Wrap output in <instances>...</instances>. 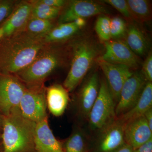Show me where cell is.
Returning a JSON list of instances; mask_svg holds the SVG:
<instances>
[{
  "label": "cell",
  "mask_w": 152,
  "mask_h": 152,
  "mask_svg": "<svg viewBox=\"0 0 152 152\" xmlns=\"http://www.w3.org/2000/svg\"><path fill=\"white\" fill-rule=\"evenodd\" d=\"M0 52L1 73L15 75L30 65L48 45L42 37L25 30L8 37Z\"/></svg>",
  "instance_id": "obj_1"
},
{
  "label": "cell",
  "mask_w": 152,
  "mask_h": 152,
  "mask_svg": "<svg viewBox=\"0 0 152 152\" xmlns=\"http://www.w3.org/2000/svg\"><path fill=\"white\" fill-rule=\"evenodd\" d=\"M37 123L22 115L20 109L4 116L1 140L3 152H33Z\"/></svg>",
  "instance_id": "obj_2"
},
{
  "label": "cell",
  "mask_w": 152,
  "mask_h": 152,
  "mask_svg": "<svg viewBox=\"0 0 152 152\" xmlns=\"http://www.w3.org/2000/svg\"><path fill=\"white\" fill-rule=\"evenodd\" d=\"M70 69L63 84L69 92H72L83 81L99 54L98 45L92 40L83 39L73 45Z\"/></svg>",
  "instance_id": "obj_3"
},
{
  "label": "cell",
  "mask_w": 152,
  "mask_h": 152,
  "mask_svg": "<svg viewBox=\"0 0 152 152\" xmlns=\"http://www.w3.org/2000/svg\"><path fill=\"white\" fill-rule=\"evenodd\" d=\"M62 59L59 50L48 45L30 65L15 76L26 86L44 83L60 65Z\"/></svg>",
  "instance_id": "obj_4"
},
{
  "label": "cell",
  "mask_w": 152,
  "mask_h": 152,
  "mask_svg": "<svg viewBox=\"0 0 152 152\" xmlns=\"http://www.w3.org/2000/svg\"><path fill=\"white\" fill-rule=\"evenodd\" d=\"M116 103L110 91L104 77L100 80L97 98L89 114L87 121L90 131L95 133L116 118Z\"/></svg>",
  "instance_id": "obj_5"
},
{
  "label": "cell",
  "mask_w": 152,
  "mask_h": 152,
  "mask_svg": "<svg viewBox=\"0 0 152 152\" xmlns=\"http://www.w3.org/2000/svg\"><path fill=\"white\" fill-rule=\"evenodd\" d=\"M26 87L19 109L23 116L37 124L48 117L46 88L44 83Z\"/></svg>",
  "instance_id": "obj_6"
},
{
  "label": "cell",
  "mask_w": 152,
  "mask_h": 152,
  "mask_svg": "<svg viewBox=\"0 0 152 152\" xmlns=\"http://www.w3.org/2000/svg\"><path fill=\"white\" fill-rule=\"evenodd\" d=\"M94 133L90 138L89 152H115L126 143L124 125L117 118Z\"/></svg>",
  "instance_id": "obj_7"
},
{
  "label": "cell",
  "mask_w": 152,
  "mask_h": 152,
  "mask_svg": "<svg viewBox=\"0 0 152 152\" xmlns=\"http://www.w3.org/2000/svg\"><path fill=\"white\" fill-rule=\"evenodd\" d=\"M26 88L16 76L0 73V113L6 116L19 108Z\"/></svg>",
  "instance_id": "obj_8"
},
{
  "label": "cell",
  "mask_w": 152,
  "mask_h": 152,
  "mask_svg": "<svg viewBox=\"0 0 152 152\" xmlns=\"http://www.w3.org/2000/svg\"><path fill=\"white\" fill-rule=\"evenodd\" d=\"M147 82L140 71L133 73L125 82L116 105V118L129 111L135 105Z\"/></svg>",
  "instance_id": "obj_9"
},
{
  "label": "cell",
  "mask_w": 152,
  "mask_h": 152,
  "mask_svg": "<svg viewBox=\"0 0 152 152\" xmlns=\"http://www.w3.org/2000/svg\"><path fill=\"white\" fill-rule=\"evenodd\" d=\"M100 78L97 72L91 73L85 79L76 98L75 106L79 118L87 121L90 112L97 98Z\"/></svg>",
  "instance_id": "obj_10"
},
{
  "label": "cell",
  "mask_w": 152,
  "mask_h": 152,
  "mask_svg": "<svg viewBox=\"0 0 152 152\" xmlns=\"http://www.w3.org/2000/svg\"><path fill=\"white\" fill-rule=\"evenodd\" d=\"M108 13V9L101 3L89 0L72 1L61 14L59 23L61 24L70 23L77 19H85Z\"/></svg>",
  "instance_id": "obj_11"
},
{
  "label": "cell",
  "mask_w": 152,
  "mask_h": 152,
  "mask_svg": "<svg viewBox=\"0 0 152 152\" xmlns=\"http://www.w3.org/2000/svg\"><path fill=\"white\" fill-rule=\"evenodd\" d=\"M105 51L99 58L116 64L123 65L130 69L138 67L140 61L124 41L117 40L105 42Z\"/></svg>",
  "instance_id": "obj_12"
},
{
  "label": "cell",
  "mask_w": 152,
  "mask_h": 152,
  "mask_svg": "<svg viewBox=\"0 0 152 152\" xmlns=\"http://www.w3.org/2000/svg\"><path fill=\"white\" fill-rule=\"evenodd\" d=\"M96 61L104 75L109 89L117 104L123 86L134 72L130 68L126 66L112 64L99 58Z\"/></svg>",
  "instance_id": "obj_13"
},
{
  "label": "cell",
  "mask_w": 152,
  "mask_h": 152,
  "mask_svg": "<svg viewBox=\"0 0 152 152\" xmlns=\"http://www.w3.org/2000/svg\"><path fill=\"white\" fill-rule=\"evenodd\" d=\"M123 125L125 143L133 150L152 139V131L144 115L131 120Z\"/></svg>",
  "instance_id": "obj_14"
},
{
  "label": "cell",
  "mask_w": 152,
  "mask_h": 152,
  "mask_svg": "<svg viewBox=\"0 0 152 152\" xmlns=\"http://www.w3.org/2000/svg\"><path fill=\"white\" fill-rule=\"evenodd\" d=\"M35 149L36 152H64L50 128L48 117L37 124Z\"/></svg>",
  "instance_id": "obj_15"
},
{
  "label": "cell",
  "mask_w": 152,
  "mask_h": 152,
  "mask_svg": "<svg viewBox=\"0 0 152 152\" xmlns=\"http://www.w3.org/2000/svg\"><path fill=\"white\" fill-rule=\"evenodd\" d=\"M32 7L31 1L19 3L2 26L5 36L9 37L24 29L31 17Z\"/></svg>",
  "instance_id": "obj_16"
},
{
  "label": "cell",
  "mask_w": 152,
  "mask_h": 152,
  "mask_svg": "<svg viewBox=\"0 0 152 152\" xmlns=\"http://www.w3.org/2000/svg\"><path fill=\"white\" fill-rule=\"evenodd\" d=\"M47 107L56 117L61 116L65 111L69 101V92L63 86L52 85L46 88Z\"/></svg>",
  "instance_id": "obj_17"
},
{
  "label": "cell",
  "mask_w": 152,
  "mask_h": 152,
  "mask_svg": "<svg viewBox=\"0 0 152 152\" xmlns=\"http://www.w3.org/2000/svg\"><path fill=\"white\" fill-rule=\"evenodd\" d=\"M152 107V82H147L138 100L130 110L117 118L123 124L144 114Z\"/></svg>",
  "instance_id": "obj_18"
},
{
  "label": "cell",
  "mask_w": 152,
  "mask_h": 152,
  "mask_svg": "<svg viewBox=\"0 0 152 152\" xmlns=\"http://www.w3.org/2000/svg\"><path fill=\"white\" fill-rule=\"evenodd\" d=\"M90 136L80 127H76L62 143L64 152H89Z\"/></svg>",
  "instance_id": "obj_19"
},
{
  "label": "cell",
  "mask_w": 152,
  "mask_h": 152,
  "mask_svg": "<svg viewBox=\"0 0 152 152\" xmlns=\"http://www.w3.org/2000/svg\"><path fill=\"white\" fill-rule=\"evenodd\" d=\"M125 42L134 53L138 57L146 54L148 44L145 37L140 30L133 25L127 27Z\"/></svg>",
  "instance_id": "obj_20"
},
{
  "label": "cell",
  "mask_w": 152,
  "mask_h": 152,
  "mask_svg": "<svg viewBox=\"0 0 152 152\" xmlns=\"http://www.w3.org/2000/svg\"><path fill=\"white\" fill-rule=\"evenodd\" d=\"M80 29L74 22L61 24L53 28L42 37L46 44L51 45L53 43L65 40L70 38Z\"/></svg>",
  "instance_id": "obj_21"
},
{
  "label": "cell",
  "mask_w": 152,
  "mask_h": 152,
  "mask_svg": "<svg viewBox=\"0 0 152 152\" xmlns=\"http://www.w3.org/2000/svg\"><path fill=\"white\" fill-rule=\"evenodd\" d=\"M132 19L140 23L151 19V9L149 1L147 0L127 1Z\"/></svg>",
  "instance_id": "obj_22"
},
{
  "label": "cell",
  "mask_w": 152,
  "mask_h": 152,
  "mask_svg": "<svg viewBox=\"0 0 152 152\" xmlns=\"http://www.w3.org/2000/svg\"><path fill=\"white\" fill-rule=\"evenodd\" d=\"M53 28V25L50 20L31 18L24 30L33 35L43 37Z\"/></svg>",
  "instance_id": "obj_23"
},
{
  "label": "cell",
  "mask_w": 152,
  "mask_h": 152,
  "mask_svg": "<svg viewBox=\"0 0 152 152\" xmlns=\"http://www.w3.org/2000/svg\"><path fill=\"white\" fill-rule=\"evenodd\" d=\"M31 2L33 7L31 18L52 20L60 13L61 9L47 5L40 1Z\"/></svg>",
  "instance_id": "obj_24"
},
{
  "label": "cell",
  "mask_w": 152,
  "mask_h": 152,
  "mask_svg": "<svg viewBox=\"0 0 152 152\" xmlns=\"http://www.w3.org/2000/svg\"><path fill=\"white\" fill-rule=\"evenodd\" d=\"M95 30L99 39L102 42H108L111 39L110 19L106 16H100L98 18Z\"/></svg>",
  "instance_id": "obj_25"
},
{
  "label": "cell",
  "mask_w": 152,
  "mask_h": 152,
  "mask_svg": "<svg viewBox=\"0 0 152 152\" xmlns=\"http://www.w3.org/2000/svg\"><path fill=\"white\" fill-rule=\"evenodd\" d=\"M126 22L121 18L115 17L110 19L111 39H121L125 37L126 32Z\"/></svg>",
  "instance_id": "obj_26"
},
{
  "label": "cell",
  "mask_w": 152,
  "mask_h": 152,
  "mask_svg": "<svg viewBox=\"0 0 152 152\" xmlns=\"http://www.w3.org/2000/svg\"><path fill=\"white\" fill-rule=\"evenodd\" d=\"M104 3L107 4L113 7L126 18L132 19L130 12L129 10L127 1L125 0H105Z\"/></svg>",
  "instance_id": "obj_27"
},
{
  "label": "cell",
  "mask_w": 152,
  "mask_h": 152,
  "mask_svg": "<svg viewBox=\"0 0 152 152\" xmlns=\"http://www.w3.org/2000/svg\"><path fill=\"white\" fill-rule=\"evenodd\" d=\"M141 72L147 81L152 82V54L150 52L143 64Z\"/></svg>",
  "instance_id": "obj_28"
},
{
  "label": "cell",
  "mask_w": 152,
  "mask_h": 152,
  "mask_svg": "<svg viewBox=\"0 0 152 152\" xmlns=\"http://www.w3.org/2000/svg\"><path fill=\"white\" fill-rule=\"evenodd\" d=\"M11 1H0V23L10 13L14 5Z\"/></svg>",
  "instance_id": "obj_29"
},
{
  "label": "cell",
  "mask_w": 152,
  "mask_h": 152,
  "mask_svg": "<svg viewBox=\"0 0 152 152\" xmlns=\"http://www.w3.org/2000/svg\"><path fill=\"white\" fill-rule=\"evenodd\" d=\"M40 1L47 5L60 9L65 6L67 3L66 1L64 0H40Z\"/></svg>",
  "instance_id": "obj_30"
},
{
  "label": "cell",
  "mask_w": 152,
  "mask_h": 152,
  "mask_svg": "<svg viewBox=\"0 0 152 152\" xmlns=\"http://www.w3.org/2000/svg\"><path fill=\"white\" fill-rule=\"evenodd\" d=\"M132 152H152V139L137 148L133 150Z\"/></svg>",
  "instance_id": "obj_31"
},
{
  "label": "cell",
  "mask_w": 152,
  "mask_h": 152,
  "mask_svg": "<svg viewBox=\"0 0 152 152\" xmlns=\"http://www.w3.org/2000/svg\"><path fill=\"white\" fill-rule=\"evenodd\" d=\"M144 116L145 117L150 129L152 131V107L149 109L145 114Z\"/></svg>",
  "instance_id": "obj_32"
},
{
  "label": "cell",
  "mask_w": 152,
  "mask_h": 152,
  "mask_svg": "<svg viewBox=\"0 0 152 152\" xmlns=\"http://www.w3.org/2000/svg\"><path fill=\"white\" fill-rule=\"evenodd\" d=\"M133 148L129 145L125 143L115 152H132Z\"/></svg>",
  "instance_id": "obj_33"
},
{
  "label": "cell",
  "mask_w": 152,
  "mask_h": 152,
  "mask_svg": "<svg viewBox=\"0 0 152 152\" xmlns=\"http://www.w3.org/2000/svg\"><path fill=\"white\" fill-rule=\"evenodd\" d=\"M74 23L80 28H82L86 24V20L84 18H78L74 21Z\"/></svg>",
  "instance_id": "obj_34"
},
{
  "label": "cell",
  "mask_w": 152,
  "mask_h": 152,
  "mask_svg": "<svg viewBox=\"0 0 152 152\" xmlns=\"http://www.w3.org/2000/svg\"><path fill=\"white\" fill-rule=\"evenodd\" d=\"M3 118H4V116L0 113V131H1L2 128Z\"/></svg>",
  "instance_id": "obj_35"
},
{
  "label": "cell",
  "mask_w": 152,
  "mask_h": 152,
  "mask_svg": "<svg viewBox=\"0 0 152 152\" xmlns=\"http://www.w3.org/2000/svg\"><path fill=\"white\" fill-rule=\"evenodd\" d=\"M4 36V29L2 27L0 28V39H1L3 36Z\"/></svg>",
  "instance_id": "obj_36"
},
{
  "label": "cell",
  "mask_w": 152,
  "mask_h": 152,
  "mask_svg": "<svg viewBox=\"0 0 152 152\" xmlns=\"http://www.w3.org/2000/svg\"><path fill=\"white\" fill-rule=\"evenodd\" d=\"M0 139L1 140V134H0Z\"/></svg>",
  "instance_id": "obj_37"
},
{
  "label": "cell",
  "mask_w": 152,
  "mask_h": 152,
  "mask_svg": "<svg viewBox=\"0 0 152 152\" xmlns=\"http://www.w3.org/2000/svg\"><path fill=\"white\" fill-rule=\"evenodd\" d=\"M0 152H1V149H0Z\"/></svg>",
  "instance_id": "obj_38"
}]
</instances>
